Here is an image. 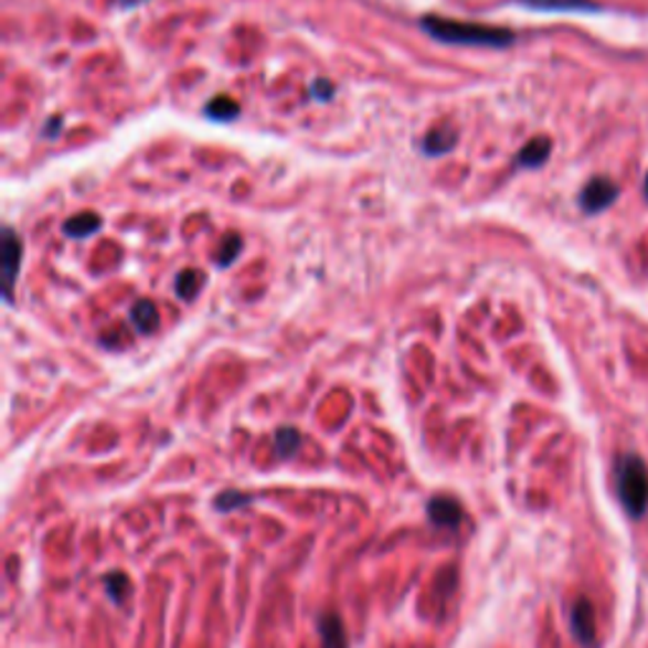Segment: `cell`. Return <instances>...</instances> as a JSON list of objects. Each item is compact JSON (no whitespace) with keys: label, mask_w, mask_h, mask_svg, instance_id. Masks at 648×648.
Returning <instances> with one entry per match:
<instances>
[{"label":"cell","mask_w":648,"mask_h":648,"mask_svg":"<svg viewBox=\"0 0 648 648\" xmlns=\"http://www.w3.org/2000/svg\"><path fill=\"white\" fill-rule=\"evenodd\" d=\"M421 29L431 39L452 46H484V49H507L517 41L514 31L499 29V25H481V23H464L452 19H438V15H426L421 21Z\"/></svg>","instance_id":"obj_1"},{"label":"cell","mask_w":648,"mask_h":648,"mask_svg":"<svg viewBox=\"0 0 648 648\" xmlns=\"http://www.w3.org/2000/svg\"><path fill=\"white\" fill-rule=\"evenodd\" d=\"M618 499L628 517H644L648 512V466L636 454H626L616 466Z\"/></svg>","instance_id":"obj_2"},{"label":"cell","mask_w":648,"mask_h":648,"mask_svg":"<svg viewBox=\"0 0 648 648\" xmlns=\"http://www.w3.org/2000/svg\"><path fill=\"white\" fill-rule=\"evenodd\" d=\"M23 262V241L11 226L3 229V244H0V264H3V279H6V301H11L15 279H19Z\"/></svg>","instance_id":"obj_3"},{"label":"cell","mask_w":648,"mask_h":648,"mask_svg":"<svg viewBox=\"0 0 648 648\" xmlns=\"http://www.w3.org/2000/svg\"><path fill=\"white\" fill-rule=\"evenodd\" d=\"M570 628H573L575 641L583 648L598 646V628H595V608L587 598H577L570 608Z\"/></svg>","instance_id":"obj_4"},{"label":"cell","mask_w":648,"mask_h":648,"mask_svg":"<svg viewBox=\"0 0 648 648\" xmlns=\"http://www.w3.org/2000/svg\"><path fill=\"white\" fill-rule=\"evenodd\" d=\"M618 198V185L608 178H593L581 193V209L585 213H601Z\"/></svg>","instance_id":"obj_5"},{"label":"cell","mask_w":648,"mask_h":648,"mask_svg":"<svg viewBox=\"0 0 648 648\" xmlns=\"http://www.w3.org/2000/svg\"><path fill=\"white\" fill-rule=\"evenodd\" d=\"M456 142H459V135H456L454 127L448 125H440V127H434L431 132L423 137L421 142V150L423 155H428V158H440V155L452 152Z\"/></svg>","instance_id":"obj_6"},{"label":"cell","mask_w":648,"mask_h":648,"mask_svg":"<svg viewBox=\"0 0 648 648\" xmlns=\"http://www.w3.org/2000/svg\"><path fill=\"white\" fill-rule=\"evenodd\" d=\"M428 517L438 527H456L464 520V512L454 497H434L428 502Z\"/></svg>","instance_id":"obj_7"},{"label":"cell","mask_w":648,"mask_h":648,"mask_svg":"<svg viewBox=\"0 0 648 648\" xmlns=\"http://www.w3.org/2000/svg\"><path fill=\"white\" fill-rule=\"evenodd\" d=\"M550 150H552V142L548 137H534V140L527 142L520 155H517V166L520 168H540L548 162L550 158Z\"/></svg>","instance_id":"obj_8"},{"label":"cell","mask_w":648,"mask_h":648,"mask_svg":"<svg viewBox=\"0 0 648 648\" xmlns=\"http://www.w3.org/2000/svg\"><path fill=\"white\" fill-rule=\"evenodd\" d=\"M129 317H132V325L137 327V332H142V334H152L160 327L158 307H155L150 299L135 301V307H132V312H129Z\"/></svg>","instance_id":"obj_9"},{"label":"cell","mask_w":648,"mask_h":648,"mask_svg":"<svg viewBox=\"0 0 648 648\" xmlns=\"http://www.w3.org/2000/svg\"><path fill=\"white\" fill-rule=\"evenodd\" d=\"M99 226H102L99 215L86 211V213L72 215V219L64 223V233L68 238H86V236H92V233H97Z\"/></svg>","instance_id":"obj_10"},{"label":"cell","mask_w":648,"mask_h":648,"mask_svg":"<svg viewBox=\"0 0 648 648\" xmlns=\"http://www.w3.org/2000/svg\"><path fill=\"white\" fill-rule=\"evenodd\" d=\"M319 630H322L325 648H348V636H344L342 620L334 616V613H327L319 620Z\"/></svg>","instance_id":"obj_11"},{"label":"cell","mask_w":648,"mask_h":648,"mask_svg":"<svg viewBox=\"0 0 648 648\" xmlns=\"http://www.w3.org/2000/svg\"><path fill=\"white\" fill-rule=\"evenodd\" d=\"M203 115L213 119V123H231V119H236L241 115V107L231 97H215L205 105Z\"/></svg>","instance_id":"obj_12"},{"label":"cell","mask_w":648,"mask_h":648,"mask_svg":"<svg viewBox=\"0 0 648 648\" xmlns=\"http://www.w3.org/2000/svg\"><path fill=\"white\" fill-rule=\"evenodd\" d=\"M520 3L534 8V11H587V8H595L591 0H520Z\"/></svg>","instance_id":"obj_13"},{"label":"cell","mask_w":648,"mask_h":648,"mask_svg":"<svg viewBox=\"0 0 648 648\" xmlns=\"http://www.w3.org/2000/svg\"><path fill=\"white\" fill-rule=\"evenodd\" d=\"M201 284H203V274L201 272H198V269H185V272L178 274V279H176V294H178L180 299L190 301V299H195V294H198V289H201Z\"/></svg>","instance_id":"obj_14"},{"label":"cell","mask_w":648,"mask_h":648,"mask_svg":"<svg viewBox=\"0 0 648 648\" xmlns=\"http://www.w3.org/2000/svg\"><path fill=\"white\" fill-rule=\"evenodd\" d=\"M274 444H276V452H279V456L289 459V456L297 454V448L301 446V434L297 428H281V431H276Z\"/></svg>","instance_id":"obj_15"},{"label":"cell","mask_w":648,"mask_h":648,"mask_svg":"<svg viewBox=\"0 0 648 648\" xmlns=\"http://www.w3.org/2000/svg\"><path fill=\"white\" fill-rule=\"evenodd\" d=\"M241 246H244V241H241V236H236V233H233V236H229L226 241H223L221 256H219V266H229V264L236 262Z\"/></svg>","instance_id":"obj_16"},{"label":"cell","mask_w":648,"mask_h":648,"mask_svg":"<svg viewBox=\"0 0 648 648\" xmlns=\"http://www.w3.org/2000/svg\"><path fill=\"white\" fill-rule=\"evenodd\" d=\"M248 502H252V497L241 495V491H226V495L215 499V509H221V512H231V509H238Z\"/></svg>","instance_id":"obj_17"},{"label":"cell","mask_w":648,"mask_h":648,"mask_svg":"<svg viewBox=\"0 0 648 648\" xmlns=\"http://www.w3.org/2000/svg\"><path fill=\"white\" fill-rule=\"evenodd\" d=\"M105 585H107V593L111 595V598H115L117 603H123V598H125V593H127V577L125 575H119V573H115V575H107L105 577Z\"/></svg>","instance_id":"obj_18"},{"label":"cell","mask_w":648,"mask_h":648,"mask_svg":"<svg viewBox=\"0 0 648 648\" xmlns=\"http://www.w3.org/2000/svg\"><path fill=\"white\" fill-rule=\"evenodd\" d=\"M309 97H315V99H319V102L332 99V97H334V86H332V82H327V79H317V82H312V86H309Z\"/></svg>","instance_id":"obj_19"},{"label":"cell","mask_w":648,"mask_h":648,"mask_svg":"<svg viewBox=\"0 0 648 648\" xmlns=\"http://www.w3.org/2000/svg\"><path fill=\"white\" fill-rule=\"evenodd\" d=\"M119 3H123V8H137V6L147 3V0H119Z\"/></svg>","instance_id":"obj_20"},{"label":"cell","mask_w":648,"mask_h":648,"mask_svg":"<svg viewBox=\"0 0 648 648\" xmlns=\"http://www.w3.org/2000/svg\"><path fill=\"white\" fill-rule=\"evenodd\" d=\"M646 198H648V178H646Z\"/></svg>","instance_id":"obj_21"}]
</instances>
